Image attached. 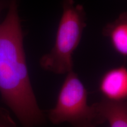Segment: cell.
I'll use <instances>...</instances> for the list:
<instances>
[{
    "label": "cell",
    "instance_id": "cell-1",
    "mask_svg": "<svg viewBox=\"0 0 127 127\" xmlns=\"http://www.w3.org/2000/svg\"><path fill=\"white\" fill-rule=\"evenodd\" d=\"M18 0H10L7 15L0 24V93L24 127L44 121L32 87L23 45Z\"/></svg>",
    "mask_w": 127,
    "mask_h": 127
},
{
    "label": "cell",
    "instance_id": "cell-2",
    "mask_svg": "<svg viewBox=\"0 0 127 127\" xmlns=\"http://www.w3.org/2000/svg\"><path fill=\"white\" fill-rule=\"evenodd\" d=\"M86 26V13L83 5L76 4L74 0H63V14L54 45L50 52L41 57V67L57 74L72 71L73 53L80 42Z\"/></svg>",
    "mask_w": 127,
    "mask_h": 127
},
{
    "label": "cell",
    "instance_id": "cell-3",
    "mask_svg": "<svg viewBox=\"0 0 127 127\" xmlns=\"http://www.w3.org/2000/svg\"><path fill=\"white\" fill-rule=\"evenodd\" d=\"M88 93L77 74L67 73L54 108L48 112L51 122L69 123L74 127H97L106 121L94 104H88Z\"/></svg>",
    "mask_w": 127,
    "mask_h": 127
},
{
    "label": "cell",
    "instance_id": "cell-4",
    "mask_svg": "<svg viewBox=\"0 0 127 127\" xmlns=\"http://www.w3.org/2000/svg\"><path fill=\"white\" fill-rule=\"evenodd\" d=\"M99 91L105 98L112 101H125L127 98V69L121 66L107 71L99 83Z\"/></svg>",
    "mask_w": 127,
    "mask_h": 127
},
{
    "label": "cell",
    "instance_id": "cell-5",
    "mask_svg": "<svg viewBox=\"0 0 127 127\" xmlns=\"http://www.w3.org/2000/svg\"><path fill=\"white\" fill-rule=\"evenodd\" d=\"M104 36L109 38L112 47L119 54L127 56V14L124 12L112 23H109L102 30Z\"/></svg>",
    "mask_w": 127,
    "mask_h": 127
},
{
    "label": "cell",
    "instance_id": "cell-6",
    "mask_svg": "<svg viewBox=\"0 0 127 127\" xmlns=\"http://www.w3.org/2000/svg\"><path fill=\"white\" fill-rule=\"evenodd\" d=\"M97 110L109 124L110 127H127V104L125 101L104 98L94 103Z\"/></svg>",
    "mask_w": 127,
    "mask_h": 127
},
{
    "label": "cell",
    "instance_id": "cell-7",
    "mask_svg": "<svg viewBox=\"0 0 127 127\" xmlns=\"http://www.w3.org/2000/svg\"><path fill=\"white\" fill-rule=\"evenodd\" d=\"M0 127H16V124L8 111L0 107Z\"/></svg>",
    "mask_w": 127,
    "mask_h": 127
},
{
    "label": "cell",
    "instance_id": "cell-8",
    "mask_svg": "<svg viewBox=\"0 0 127 127\" xmlns=\"http://www.w3.org/2000/svg\"><path fill=\"white\" fill-rule=\"evenodd\" d=\"M3 6H4V3H3L2 1H0V12H1V11L3 8Z\"/></svg>",
    "mask_w": 127,
    "mask_h": 127
}]
</instances>
